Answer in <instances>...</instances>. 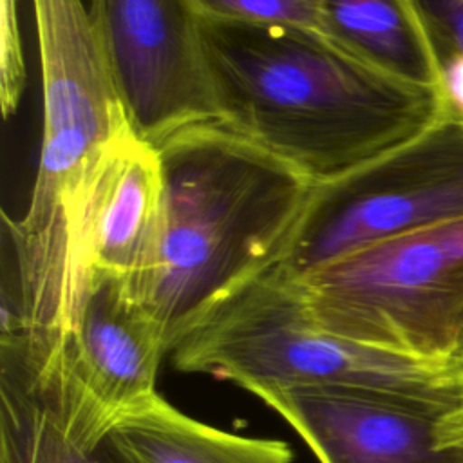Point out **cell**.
I'll use <instances>...</instances> for the list:
<instances>
[{
	"mask_svg": "<svg viewBox=\"0 0 463 463\" xmlns=\"http://www.w3.org/2000/svg\"><path fill=\"white\" fill-rule=\"evenodd\" d=\"M204 20L318 31L324 0H192Z\"/></svg>",
	"mask_w": 463,
	"mask_h": 463,
	"instance_id": "obj_15",
	"label": "cell"
},
{
	"mask_svg": "<svg viewBox=\"0 0 463 463\" xmlns=\"http://www.w3.org/2000/svg\"><path fill=\"white\" fill-rule=\"evenodd\" d=\"M172 336L128 291L125 279L90 277L69 342L34 365L2 364L72 414L99 441L109 425L157 391Z\"/></svg>",
	"mask_w": 463,
	"mask_h": 463,
	"instance_id": "obj_7",
	"label": "cell"
},
{
	"mask_svg": "<svg viewBox=\"0 0 463 463\" xmlns=\"http://www.w3.org/2000/svg\"><path fill=\"white\" fill-rule=\"evenodd\" d=\"M99 449L116 463H293L286 441L206 425L159 392L118 416Z\"/></svg>",
	"mask_w": 463,
	"mask_h": 463,
	"instance_id": "obj_11",
	"label": "cell"
},
{
	"mask_svg": "<svg viewBox=\"0 0 463 463\" xmlns=\"http://www.w3.org/2000/svg\"><path fill=\"white\" fill-rule=\"evenodd\" d=\"M0 463H116L33 392L0 376Z\"/></svg>",
	"mask_w": 463,
	"mask_h": 463,
	"instance_id": "obj_13",
	"label": "cell"
},
{
	"mask_svg": "<svg viewBox=\"0 0 463 463\" xmlns=\"http://www.w3.org/2000/svg\"><path fill=\"white\" fill-rule=\"evenodd\" d=\"M441 371L454 378H463V326L458 329L449 353L441 360Z\"/></svg>",
	"mask_w": 463,
	"mask_h": 463,
	"instance_id": "obj_17",
	"label": "cell"
},
{
	"mask_svg": "<svg viewBox=\"0 0 463 463\" xmlns=\"http://www.w3.org/2000/svg\"><path fill=\"white\" fill-rule=\"evenodd\" d=\"M170 362L255 394L297 385L430 392L454 380L434 362L383 351L322 327L277 262L232 286L172 336Z\"/></svg>",
	"mask_w": 463,
	"mask_h": 463,
	"instance_id": "obj_4",
	"label": "cell"
},
{
	"mask_svg": "<svg viewBox=\"0 0 463 463\" xmlns=\"http://www.w3.org/2000/svg\"><path fill=\"white\" fill-rule=\"evenodd\" d=\"M318 33L402 83L438 90L432 60L402 0H324Z\"/></svg>",
	"mask_w": 463,
	"mask_h": 463,
	"instance_id": "obj_12",
	"label": "cell"
},
{
	"mask_svg": "<svg viewBox=\"0 0 463 463\" xmlns=\"http://www.w3.org/2000/svg\"><path fill=\"white\" fill-rule=\"evenodd\" d=\"M253 396L320 463H463V378L430 392L297 385Z\"/></svg>",
	"mask_w": 463,
	"mask_h": 463,
	"instance_id": "obj_9",
	"label": "cell"
},
{
	"mask_svg": "<svg viewBox=\"0 0 463 463\" xmlns=\"http://www.w3.org/2000/svg\"><path fill=\"white\" fill-rule=\"evenodd\" d=\"M89 18L132 132L159 146L217 109L192 0H90Z\"/></svg>",
	"mask_w": 463,
	"mask_h": 463,
	"instance_id": "obj_8",
	"label": "cell"
},
{
	"mask_svg": "<svg viewBox=\"0 0 463 463\" xmlns=\"http://www.w3.org/2000/svg\"><path fill=\"white\" fill-rule=\"evenodd\" d=\"M432 60L441 121L463 123V0H402Z\"/></svg>",
	"mask_w": 463,
	"mask_h": 463,
	"instance_id": "obj_14",
	"label": "cell"
},
{
	"mask_svg": "<svg viewBox=\"0 0 463 463\" xmlns=\"http://www.w3.org/2000/svg\"><path fill=\"white\" fill-rule=\"evenodd\" d=\"M163 219V172L157 148L134 132L105 159L89 195L83 253L92 273L127 282L150 264Z\"/></svg>",
	"mask_w": 463,
	"mask_h": 463,
	"instance_id": "obj_10",
	"label": "cell"
},
{
	"mask_svg": "<svg viewBox=\"0 0 463 463\" xmlns=\"http://www.w3.org/2000/svg\"><path fill=\"white\" fill-rule=\"evenodd\" d=\"M217 121L313 184L441 121L439 94L356 60L322 33L201 18Z\"/></svg>",
	"mask_w": 463,
	"mask_h": 463,
	"instance_id": "obj_2",
	"label": "cell"
},
{
	"mask_svg": "<svg viewBox=\"0 0 463 463\" xmlns=\"http://www.w3.org/2000/svg\"><path fill=\"white\" fill-rule=\"evenodd\" d=\"M456 219H463V123L438 121L354 170L313 184L279 264L300 275Z\"/></svg>",
	"mask_w": 463,
	"mask_h": 463,
	"instance_id": "obj_6",
	"label": "cell"
},
{
	"mask_svg": "<svg viewBox=\"0 0 463 463\" xmlns=\"http://www.w3.org/2000/svg\"><path fill=\"white\" fill-rule=\"evenodd\" d=\"M43 130L34 186L20 219L4 217L2 340L31 358L72 336L90 271L83 222L92 184L132 132L81 0H33Z\"/></svg>",
	"mask_w": 463,
	"mask_h": 463,
	"instance_id": "obj_1",
	"label": "cell"
},
{
	"mask_svg": "<svg viewBox=\"0 0 463 463\" xmlns=\"http://www.w3.org/2000/svg\"><path fill=\"white\" fill-rule=\"evenodd\" d=\"M163 219L132 297L174 333L215 297L277 264L313 183L219 121L157 146Z\"/></svg>",
	"mask_w": 463,
	"mask_h": 463,
	"instance_id": "obj_3",
	"label": "cell"
},
{
	"mask_svg": "<svg viewBox=\"0 0 463 463\" xmlns=\"http://www.w3.org/2000/svg\"><path fill=\"white\" fill-rule=\"evenodd\" d=\"M291 279L327 331L441 367L463 326V219L392 237Z\"/></svg>",
	"mask_w": 463,
	"mask_h": 463,
	"instance_id": "obj_5",
	"label": "cell"
},
{
	"mask_svg": "<svg viewBox=\"0 0 463 463\" xmlns=\"http://www.w3.org/2000/svg\"><path fill=\"white\" fill-rule=\"evenodd\" d=\"M16 0H0V99L5 118L13 116L25 89Z\"/></svg>",
	"mask_w": 463,
	"mask_h": 463,
	"instance_id": "obj_16",
	"label": "cell"
}]
</instances>
